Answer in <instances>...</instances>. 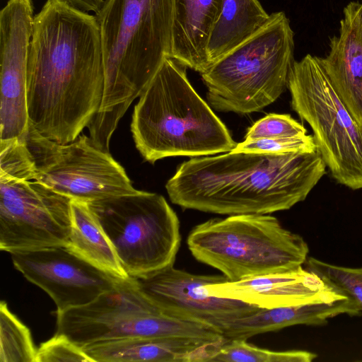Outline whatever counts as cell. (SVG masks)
Masks as SVG:
<instances>
[{"label": "cell", "mask_w": 362, "mask_h": 362, "mask_svg": "<svg viewBox=\"0 0 362 362\" xmlns=\"http://www.w3.org/2000/svg\"><path fill=\"white\" fill-rule=\"evenodd\" d=\"M33 0H8L0 12V142L25 139L29 130L28 64Z\"/></svg>", "instance_id": "cell-12"}, {"label": "cell", "mask_w": 362, "mask_h": 362, "mask_svg": "<svg viewBox=\"0 0 362 362\" xmlns=\"http://www.w3.org/2000/svg\"><path fill=\"white\" fill-rule=\"evenodd\" d=\"M135 279L144 295L163 314L215 327L260 309L240 300L209 295L206 285L229 281L223 274H194L171 265Z\"/></svg>", "instance_id": "cell-14"}, {"label": "cell", "mask_w": 362, "mask_h": 362, "mask_svg": "<svg viewBox=\"0 0 362 362\" xmlns=\"http://www.w3.org/2000/svg\"><path fill=\"white\" fill-rule=\"evenodd\" d=\"M305 264L306 269L316 274L337 293L346 298L351 315L362 312V267L337 266L314 257L308 258Z\"/></svg>", "instance_id": "cell-24"}, {"label": "cell", "mask_w": 362, "mask_h": 362, "mask_svg": "<svg viewBox=\"0 0 362 362\" xmlns=\"http://www.w3.org/2000/svg\"><path fill=\"white\" fill-rule=\"evenodd\" d=\"M317 146L313 135L297 137L264 138L245 140L237 144L232 152L286 154L314 152Z\"/></svg>", "instance_id": "cell-26"}, {"label": "cell", "mask_w": 362, "mask_h": 362, "mask_svg": "<svg viewBox=\"0 0 362 362\" xmlns=\"http://www.w3.org/2000/svg\"><path fill=\"white\" fill-rule=\"evenodd\" d=\"M35 362H93L66 336L55 334L37 349Z\"/></svg>", "instance_id": "cell-28"}, {"label": "cell", "mask_w": 362, "mask_h": 362, "mask_svg": "<svg viewBox=\"0 0 362 362\" xmlns=\"http://www.w3.org/2000/svg\"><path fill=\"white\" fill-rule=\"evenodd\" d=\"M326 168L318 150L286 154L229 151L182 163L165 188L171 202L185 209L267 214L305 200Z\"/></svg>", "instance_id": "cell-2"}, {"label": "cell", "mask_w": 362, "mask_h": 362, "mask_svg": "<svg viewBox=\"0 0 362 362\" xmlns=\"http://www.w3.org/2000/svg\"><path fill=\"white\" fill-rule=\"evenodd\" d=\"M269 18L258 0H223L207 45L209 67L255 34Z\"/></svg>", "instance_id": "cell-20"}, {"label": "cell", "mask_w": 362, "mask_h": 362, "mask_svg": "<svg viewBox=\"0 0 362 362\" xmlns=\"http://www.w3.org/2000/svg\"><path fill=\"white\" fill-rule=\"evenodd\" d=\"M317 356L304 350L272 351L255 346L245 339H226L209 362H311Z\"/></svg>", "instance_id": "cell-22"}, {"label": "cell", "mask_w": 362, "mask_h": 362, "mask_svg": "<svg viewBox=\"0 0 362 362\" xmlns=\"http://www.w3.org/2000/svg\"><path fill=\"white\" fill-rule=\"evenodd\" d=\"M218 341L132 337L100 341L82 349L93 362H206Z\"/></svg>", "instance_id": "cell-17"}, {"label": "cell", "mask_w": 362, "mask_h": 362, "mask_svg": "<svg viewBox=\"0 0 362 362\" xmlns=\"http://www.w3.org/2000/svg\"><path fill=\"white\" fill-rule=\"evenodd\" d=\"M206 290L211 296L238 300L264 309L330 301L344 297L303 267L293 271L209 284Z\"/></svg>", "instance_id": "cell-15"}, {"label": "cell", "mask_w": 362, "mask_h": 362, "mask_svg": "<svg viewBox=\"0 0 362 362\" xmlns=\"http://www.w3.org/2000/svg\"><path fill=\"white\" fill-rule=\"evenodd\" d=\"M95 16L105 80L101 105L88 128L109 151L119 120L170 57L173 0H104Z\"/></svg>", "instance_id": "cell-3"}, {"label": "cell", "mask_w": 362, "mask_h": 362, "mask_svg": "<svg viewBox=\"0 0 362 362\" xmlns=\"http://www.w3.org/2000/svg\"><path fill=\"white\" fill-rule=\"evenodd\" d=\"M25 143L33 160V180L72 199L90 203L139 191L110 152L86 134L59 144L29 125Z\"/></svg>", "instance_id": "cell-10"}, {"label": "cell", "mask_w": 362, "mask_h": 362, "mask_svg": "<svg viewBox=\"0 0 362 362\" xmlns=\"http://www.w3.org/2000/svg\"><path fill=\"white\" fill-rule=\"evenodd\" d=\"M37 351L28 327L1 300L0 362H35Z\"/></svg>", "instance_id": "cell-23"}, {"label": "cell", "mask_w": 362, "mask_h": 362, "mask_svg": "<svg viewBox=\"0 0 362 362\" xmlns=\"http://www.w3.org/2000/svg\"><path fill=\"white\" fill-rule=\"evenodd\" d=\"M104 66L95 16L47 0L35 16L28 64L30 125L59 144L74 141L101 105Z\"/></svg>", "instance_id": "cell-1"}, {"label": "cell", "mask_w": 362, "mask_h": 362, "mask_svg": "<svg viewBox=\"0 0 362 362\" xmlns=\"http://www.w3.org/2000/svg\"><path fill=\"white\" fill-rule=\"evenodd\" d=\"M71 201L35 180L0 177V250L11 254L66 247Z\"/></svg>", "instance_id": "cell-11"}, {"label": "cell", "mask_w": 362, "mask_h": 362, "mask_svg": "<svg viewBox=\"0 0 362 362\" xmlns=\"http://www.w3.org/2000/svg\"><path fill=\"white\" fill-rule=\"evenodd\" d=\"M187 244L197 260L231 281L298 269L309 252L300 235L269 214L209 219L191 230Z\"/></svg>", "instance_id": "cell-6"}, {"label": "cell", "mask_w": 362, "mask_h": 362, "mask_svg": "<svg viewBox=\"0 0 362 362\" xmlns=\"http://www.w3.org/2000/svg\"><path fill=\"white\" fill-rule=\"evenodd\" d=\"M223 0H173L170 57L200 74L209 66L207 45Z\"/></svg>", "instance_id": "cell-18"}, {"label": "cell", "mask_w": 362, "mask_h": 362, "mask_svg": "<svg viewBox=\"0 0 362 362\" xmlns=\"http://www.w3.org/2000/svg\"><path fill=\"white\" fill-rule=\"evenodd\" d=\"M73 6L84 11L98 13L104 2V0H66Z\"/></svg>", "instance_id": "cell-29"}, {"label": "cell", "mask_w": 362, "mask_h": 362, "mask_svg": "<svg viewBox=\"0 0 362 362\" xmlns=\"http://www.w3.org/2000/svg\"><path fill=\"white\" fill-rule=\"evenodd\" d=\"M66 247L108 273L122 279L129 277L87 202L71 201V229Z\"/></svg>", "instance_id": "cell-21"}, {"label": "cell", "mask_w": 362, "mask_h": 362, "mask_svg": "<svg viewBox=\"0 0 362 362\" xmlns=\"http://www.w3.org/2000/svg\"><path fill=\"white\" fill-rule=\"evenodd\" d=\"M88 204L129 277L143 278L174 265L180 221L162 195L139 190Z\"/></svg>", "instance_id": "cell-8"}, {"label": "cell", "mask_w": 362, "mask_h": 362, "mask_svg": "<svg viewBox=\"0 0 362 362\" xmlns=\"http://www.w3.org/2000/svg\"><path fill=\"white\" fill-rule=\"evenodd\" d=\"M307 134L304 126L288 114H269L251 126L245 140L264 138L297 137Z\"/></svg>", "instance_id": "cell-27"}, {"label": "cell", "mask_w": 362, "mask_h": 362, "mask_svg": "<svg viewBox=\"0 0 362 362\" xmlns=\"http://www.w3.org/2000/svg\"><path fill=\"white\" fill-rule=\"evenodd\" d=\"M339 34L330 38L321 63L334 90L362 131V4L344 8Z\"/></svg>", "instance_id": "cell-16"}, {"label": "cell", "mask_w": 362, "mask_h": 362, "mask_svg": "<svg viewBox=\"0 0 362 362\" xmlns=\"http://www.w3.org/2000/svg\"><path fill=\"white\" fill-rule=\"evenodd\" d=\"M350 312L344 297L330 301H317L298 305L260 308L249 315L226 320L216 326L228 340L245 339L297 325H323L329 318Z\"/></svg>", "instance_id": "cell-19"}, {"label": "cell", "mask_w": 362, "mask_h": 362, "mask_svg": "<svg viewBox=\"0 0 362 362\" xmlns=\"http://www.w3.org/2000/svg\"><path fill=\"white\" fill-rule=\"evenodd\" d=\"M288 88L291 107L307 122L327 168L339 184L362 189V131L334 90L320 57L294 61Z\"/></svg>", "instance_id": "cell-7"}, {"label": "cell", "mask_w": 362, "mask_h": 362, "mask_svg": "<svg viewBox=\"0 0 362 362\" xmlns=\"http://www.w3.org/2000/svg\"><path fill=\"white\" fill-rule=\"evenodd\" d=\"M294 33L284 12L201 74L207 98L220 112L247 114L274 103L288 88Z\"/></svg>", "instance_id": "cell-5"}, {"label": "cell", "mask_w": 362, "mask_h": 362, "mask_svg": "<svg viewBox=\"0 0 362 362\" xmlns=\"http://www.w3.org/2000/svg\"><path fill=\"white\" fill-rule=\"evenodd\" d=\"M361 4H362V3H361Z\"/></svg>", "instance_id": "cell-30"}, {"label": "cell", "mask_w": 362, "mask_h": 362, "mask_svg": "<svg viewBox=\"0 0 362 362\" xmlns=\"http://www.w3.org/2000/svg\"><path fill=\"white\" fill-rule=\"evenodd\" d=\"M0 177L33 180L34 167L25 138L0 142Z\"/></svg>", "instance_id": "cell-25"}, {"label": "cell", "mask_w": 362, "mask_h": 362, "mask_svg": "<svg viewBox=\"0 0 362 362\" xmlns=\"http://www.w3.org/2000/svg\"><path fill=\"white\" fill-rule=\"evenodd\" d=\"M187 68L174 58H165L134 106L133 139L151 163L166 157L229 152L237 145L190 84Z\"/></svg>", "instance_id": "cell-4"}, {"label": "cell", "mask_w": 362, "mask_h": 362, "mask_svg": "<svg viewBox=\"0 0 362 362\" xmlns=\"http://www.w3.org/2000/svg\"><path fill=\"white\" fill-rule=\"evenodd\" d=\"M56 334L78 346L104 340L132 337L199 339L204 327L199 322L163 314L141 291L136 279H124L92 302L56 313Z\"/></svg>", "instance_id": "cell-9"}, {"label": "cell", "mask_w": 362, "mask_h": 362, "mask_svg": "<svg viewBox=\"0 0 362 362\" xmlns=\"http://www.w3.org/2000/svg\"><path fill=\"white\" fill-rule=\"evenodd\" d=\"M11 255L14 267L52 298L56 312L85 305L126 279L95 267L66 247Z\"/></svg>", "instance_id": "cell-13"}]
</instances>
